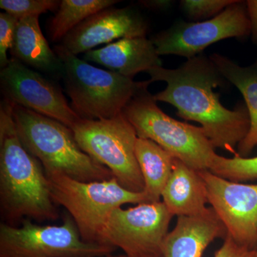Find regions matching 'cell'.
<instances>
[{"instance_id": "28", "label": "cell", "mask_w": 257, "mask_h": 257, "mask_svg": "<svg viewBox=\"0 0 257 257\" xmlns=\"http://www.w3.org/2000/svg\"><path fill=\"white\" fill-rule=\"evenodd\" d=\"M106 257H126V256H125V255H120V256H111V255H110V256H108Z\"/></svg>"}, {"instance_id": "15", "label": "cell", "mask_w": 257, "mask_h": 257, "mask_svg": "<svg viewBox=\"0 0 257 257\" xmlns=\"http://www.w3.org/2000/svg\"><path fill=\"white\" fill-rule=\"evenodd\" d=\"M84 60L100 64L131 79L140 72L162 67L156 47L146 36L126 37L89 51L84 55Z\"/></svg>"}, {"instance_id": "21", "label": "cell", "mask_w": 257, "mask_h": 257, "mask_svg": "<svg viewBox=\"0 0 257 257\" xmlns=\"http://www.w3.org/2000/svg\"><path fill=\"white\" fill-rule=\"evenodd\" d=\"M214 175L239 182L257 179V157H241L239 155L226 158L217 155L210 169Z\"/></svg>"}, {"instance_id": "1", "label": "cell", "mask_w": 257, "mask_h": 257, "mask_svg": "<svg viewBox=\"0 0 257 257\" xmlns=\"http://www.w3.org/2000/svg\"><path fill=\"white\" fill-rule=\"evenodd\" d=\"M147 73L150 84L167 83L165 90L154 95L157 101L175 106L179 117L199 123L214 148L238 155L236 148L250 128L247 108L241 104L230 110L221 104L214 89L222 86L225 79L210 59L199 55L178 68L157 67Z\"/></svg>"}, {"instance_id": "12", "label": "cell", "mask_w": 257, "mask_h": 257, "mask_svg": "<svg viewBox=\"0 0 257 257\" xmlns=\"http://www.w3.org/2000/svg\"><path fill=\"white\" fill-rule=\"evenodd\" d=\"M207 189L208 202L222 221L227 235L236 243L257 247V184L231 182L200 172Z\"/></svg>"}, {"instance_id": "25", "label": "cell", "mask_w": 257, "mask_h": 257, "mask_svg": "<svg viewBox=\"0 0 257 257\" xmlns=\"http://www.w3.org/2000/svg\"><path fill=\"white\" fill-rule=\"evenodd\" d=\"M214 257H256V248L240 245L227 235Z\"/></svg>"}, {"instance_id": "2", "label": "cell", "mask_w": 257, "mask_h": 257, "mask_svg": "<svg viewBox=\"0 0 257 257\" xmlns=\"http://www.w3.org/2000/svg\"><path fill=\"white\" fill-rule=\"evenodd\" d=\"M13 103L0 104V206L3 222L16 226L30 218L56 220L59 213L51 197L40 161L24 147L17 133Z\"/></svg>"}, {"instance_id": "6", "label": "cell", "mask_w": 257, "mask_h": 257, "mask_svg": "<svg viewBox=\"0 0 257 257\" xmlns=\"http://www.w3.org/2000/svg\"><path fill=\"white\" fill-rule=\"evenodd\" d=\"M51 197L68 211L86 242L101 243V235L112 211L126 204L148 203L145 192L121 187L114 178L83 182L59 172H45Z\"/></svg>"}, {"instance_id": "4", "label": "cell", "mask_w": 257, "mask_h": 257, "mask_svg": "<svg viewBox=\"0 0 257 257\" xmlns=\"http://www.w3.org/2000/svg\"><path fill=\"white\" fill-rule=\"evenodd\" d=\"M54 51L63 64L62 77L71 106L81 119H108L118 116L139 91L150 84L148 80L135 82L94 67L62 45Z\"/></svg>"}, {"instance_id": "13", "label": "cell", "mask_w": 257, "mask_h": 257, "mask_svg": "<svg viewBox=\"0 0 257 257\" xmlns=\"http://www.w3.org/2000/svg\"><path fill=\"white\" fill-rule=\"evenodd\" d=\"M147 29L146 21L136 10L111 7L79 24L64 37L62 45L77 56L117 39L146 36Z\"/></svg>"}, {"instance_id": "3", "label": "cell", "mask_w": 257, "mask_h": 257, "mask_svg": "<svg viewBox=\"0 0 257 257\" xmlns=\"http://www.w3.org/2000/svg\"><path fill=\"white\" fill-rule=\"evenodd\" d=\"M13 105L17 133L24 147L46 172H59L83 182L114 178L110 171L79 147L73 131L60 121Z\"/></svg>"}, {"instance_id": "19", "label": "cell", "mask_w": 257, "mask_h": 257, "mask_svg": "<svg viewBox=\"0 0 257 257\" xmlns=\"http://www.w3.org/2000/svg\"><path fill=\"white\" fill-rule=\"evenodd\" d=\"M135 152L148 203L160 202L162 192L173 171L175 157L147 139L138 138Z\"/></svg>"}, {"instance_id": "7", "label": "cell", "mask_w": 257, "mask_h": 257, "mask_svg": "<svg viewBox=\"0 0 257 257\" xmlns=\"http://www.w3.org/2000/svg\"><path fill=\"white\" fill-rule=\"evenodd\" d=\"M72 130L79 147L110 171L121 187L133 192L145 191L135 152L138 134L123 112L111 119H81Z\"/></svg>"}, {"instance_id": "20", "label": "cell", "mask_w": 257, "mask_h": 257, "mask_svg": "<svg viewBox=\"0 0 257 257\" xmlns=\"http://www.w3.org/2000/svg\"><path fill=\"white\" fill-rule=\"evenodd\" d=\"M116 0H62L49 30L53 42L62 40L79 24L101 10L119 3Z\"/></svg>"}, {"instance_id": "16", "label": "cell", "mask_w": 257, "mask_h": 257, "mask_svg": "<svg viewBox=\"0 0 257 257\" xmlns=\"http://www.w3.org/2000/svg\"><path fill=\"white\" fill-rule=\"evenodd\" d=\"M172 216L199 215L207 210V189L200 172L176 159L173 171L162 194Z\"/></svg>"}, {"instance_id": "9", "label": "cell", "mask_w": 257, "mask_h": 257, "mask_svg": "<svg viewBox=\"0 0 257 257\" xmlns=\"http://www.w3.org/2000/svg\"><path fill=\"white\" fill-rule=\"evenodd\" d=\"M172 217L161 201L117 208L103 230L101 243L121 248L126 257H163L162 246Z\"/></svg>"}, {"instance_id": "5", "label": "cell", "mask_w": 257, "mask_h": 257, "mask_svg": "<svg viewBox=\"0 0 257 257\" xmlns=\"http://www.w3.org/2000/svg\"><path fill=\"white\" fill-rule=\"evenodd\" d=\"M157 102L144 87L123 110L138 138L155 142L194 170H210L217 154L202 128L173 119Z\"/></svg>"}, {"instance_id": "8", "label": "cell", "mask_w": 257, "mask_h": 257, "mask_svg": "<svg viewBox=\"0 0 257 257\" xmlns=\"http://www.w3.org/2000/svg\"><path fill=\"white\" fill-rule=\"evenodd\" d=\"M115 249L84 241L70 215L59 226H41L28 219L21 226L0 224V257H106Z\"/></svg>"}, {"instance_id": "17", "label": "cell", "mask_w": 257, "mask_h": 257, "mask_svg": "<svg viewBox=\"0 0 257 257\" xmlns=\"http://www.w3.org/2000/svg\"><path fill=\"white\" fill-rule=\"evenodd\" d=\"M10 53L29 67L54 75L63 74V64L44 37L39 17L18 20Z\"/></svg>"}, {"instance_id": "27", "label": "cell", "mask_w": 257, "mask_h": 257, "mask_svg": "<svg viewBox=\"0 0 257 257\" xmlns=\"http://www.w3.org/2000/svg\"><path fill=\"white\" fill-rule=\"evenodd\" d=\"M142 5H144L145 8H150V9H165L168 8L170 4V2L168 1H141Z\"/></svg>"}, {"instance_id": "10", "label": "cell", "mask_w": 257, "mask_h": 257, "mask_svg": "<svg viewBox=\"0 0 257 257\" xmlns=\"http://www.w3.org/2000/svg\"><path fill=\"white\" fill-rule=\"evenodd\" d=\"M251 34L246 2L236 1L220 14L197 23L181 21L151 39L159 55L197 57L209 45Z\"/></svg>"}, {"instance_id": "22", "label": "cell", "mask_w": 257, "mask_h": 257, "mask_svg": "<svg viewBox=\"0 0 257 257\" xmlns=\"http://www.w3.org/2000/svg\"><path fill=\"white\" fill-rule=\"evenodd\" d=\"M60 4L58 0H1L0 8L20 20L55 11L59 9Z\"/></svg>"}, {"instance_id": "23", "label": "cell", "mask_w": 257, "mask_h": 257, "mask_svg": "<svg viewBox=\"0 0 257 257\" xmlns=\"http://www.w3.org/2000/svg\"><path fill=\"white\" fill-rule=\"evenodd\" d=\"M235 0H183L181 6L189 18L202 20L216 16Z\"/></svg>"}, {"instance_id": "26", "label": "cell", "mask_w": 257, "mask_h": 257, "mask_svg": "<svg viewBox=\"0 0 257 257\" xmlns=\"http://www.w3.org/2000/svg\"><path fill=\"white\" fill-rule=\"evenodd\" d=\"M246 10L249 19L251 35L254 43L257 44V0L246 2Z\"/></svg>"}, {"instance_id": "24", "label": "cell", "mask_w": 257, "mask_h": 257, "mask_svg": "<svg viewBox=\"0 0 257 257\" xmlns=\"http://www.w3.org/2000/svg\"><path fill=\"white\" fill-rule=\"evenodd\" d=\"M18 22V18L8 13L0 14V66L2 69L9 63L8 52L13 47Z\"/></svg>"}, {"instance_id": "29", "label": "cell", "mask_w": 257, "mask_h": 257, "mask_svg": "<svg viewBox=\"0 0 257 257\" xmlns=\"http://www.w3.org/2000/svg\"><path fill=\"white\" fill-rule=\"evenodd\" d=\"M256 257H257V247L256 248Z\"/></svg>"}, {"instance_id": "14", "label": "cell", "mask_w": 257, "mask_h": 257, "mask_svg": "<svg viewBox=\"0 0 257 257\" xmlns=\"http://www.w3.org/2000/svg\"><path fill=\"white\" fill-rule=\"evenodd\" d=\"M227 231L212 208L199 215L179 216L162 246L163 257H202L206 248Z\"/></svg>"}, {"instance_id": "11", "label": "cell", "mask_w": 257, "mask_h": 257, "mask_svg": "<svg viewBox=\"0 0 257 257\" xmlns=\"http://www.w3.org/2000/svg\"><path fill=\"white\" fill-rule=\"evenodd\" d=\"M5 99L72 130L81 119L66 99L61 88L39 72L12 57L0 72Z\"/></svg>"}, {"instance_id": "18", "label": "cell", "mask_w": 257, "mask_h": 257, "mask_svg": "<svg viewBox=\"0 0 257 257\" xmlns=\"http://www.w3.org/2000/svg\"><path fill=\"white\" fill-rule=\"evenodd\" d=\"M209 59L219 73L242 94L249 115L247 135L237 147L238 155L246 157L257 146V61L248 67H241L227 57L214 53Z\"/></svg>"}]
</instances>
